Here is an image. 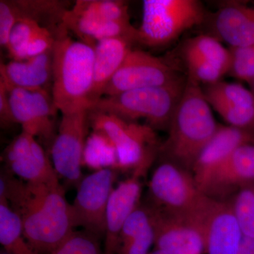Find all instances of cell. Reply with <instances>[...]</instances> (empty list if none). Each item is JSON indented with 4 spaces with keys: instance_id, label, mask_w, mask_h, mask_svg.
<instances>
[{
    "instance_id": "obj_1",
    "label": "cell",
    "mask_w": 254,
    "mask_h": 254,
    "mask_svg": "<svg viewBox=\"0 0 254 254\" xmlns=\"http://www.w3.org/2000/svg\"><path fill=\"white\" fill-rule=\"evenodd\" d=\"M219 127L199 84L187 78L185 91L169 125L168 138L160 144L159 153L165 161L191 172Z\"/></svg>"
},
{
    "instance_id": "obj_2",
    "label": "cell",
    "mask_w": 254,
    "mask_h": 254,
    "mask_svg": "<svg viewBox=\"0 0 254 254\" xmlns=\"http://www.w3.org/2000/svg\"><path fill=\"white\" fill-rule=\"evenodd\" d=\"M64 26L53 46V100L62 114L90 110L93 82L94 48L75 41Z\"/></svg>"
},
{
    "instance_id": "obj_3",
    "label": "cell",
    "mask_w": 254,
    "mask_h": 254,
    "mask_svg": "<svg viewBox=\"0 0 254 254\" xmlns=\"http://www.w3.org/2000/svg\"><path fill=\"white\" fill-rule=\"evenodd\" d=\"M19 214L23 235L38 254H52L73 233L72 209L61 185H33Z\"/></svg>"
},
{
    "instance_id": "obj_4",
    "label": "cell",
    "mask_w": 254,
    "mask_h": 254,
    "mask_svg": "<svg viewBox=\"0 0 254 254\" xmlns=\"http://www.w3.org/2000/svg\"><path fill=\"white\" fill-rule=\"evenodd\" d=\"M182 78L167 86L131 90L104 96L90 111L115 115L128 121L144 119L152 128H168L187 84Z\"/></svg>"
},
{
    "instance_id": "obj_5",
    "label": "cell",
    "mask_w": 254,
    "mask_h": 254,
    "mask_svg": "<svg viewBox=\"0 0 254 254\" xmlns=\"http://www.w3.org/2000/svg\"><path fill=\"white\" fill-rule=\"evenodd\" d=\"M89 121L93 130L104 133L116 147L118 170L144 177L161 144L154 128L100 112L89 111Z\"/></svg>"
},
{
    "instance_id": "obj_6",
    "label": "cell",
    "mask_w": 254,
    "mask_h": 254,
    "mask_svg": "<svg viewBox=\"0 0 254 254\" xmlns=\"http://www.w3.org/2000/svg\"><path fill=\"white\" fill-rule=\"evenodd\" d=\"M206 18L197 0H144L137 43L150 48L167 46Z\"/></svg>"
},
{
    "instance_id": "obj_7",
    "label": "cell",
    "mask_w": 254,
    "mask_h": 254,
    "mask_svg": "<svg viewBox=\"0 0 254 254\" xmlns=\"http://www.w3.org/2000/svg\"><path fill=\"white\" fill-rule=\"evenodd\" d=\"M149 192L152 206L190 218L198 215L208 199L191 172L165 160L152 174Z\"/></svg>"
},
{
    "instance_id": "obj_8",
    "label": "cell",
    "mask_w": 254,
    "mask_h": 254,
    "mask_svg": "<svg viewBox=\"0 0 254 254\" xmlns=\"http://www.w3.org/2000/svg\"><path fill=\"white\" fill-rule=\"evenodd\" d=\"M88 108L63 114L59 130L51 148L53 166L70 185L78 186L82 179L83 153L90 125Z\"/></svg>"
},
{
    "instance_id": "obj_9",
    "label": "cell",
    "mask_w": 254,
    "mask_h": 254,
    "mask_svg": "<svg viewBox=\"0 0 254 254\" xmlns=\"http://www.w3.org/2000/svg\"><path fill=\"white\" fill-rule=\"evenodd\" d=\"M116 175V170L103 169L82 179L71 204L75 227L98 238L105 237L107 208Z\"/></svg>"
},
{
    "instance_id": "obj_10",
    "label": "cell",
    "mask_w": 254,
    "mask_h": 254,
    "mask_svg": "<svg viewBox=\"0 0 254 254\" xmlns=\"http://www.w3.org/2000/svg\"><path fill=\"white\" fill-rule=\"evenodd\" d=\"M165 60L141 50H133L105 87L103 97L131 90L167 86L183 78Z\"/></svg>"
},
{
    "instance_id": "obj_11",
    "label": "cell",
    "mask_w": 254,
    "mask_h": 254,
    "mask_svg": "<svg viewBox=\"0 0 254 254\" xmlns=\"http://www.w3.org/2000/svg\"><path fill=\"white\" fill-rule=\"evenodd\" d=\"M4 83L16 123L21 125L22 131L38 137L51 148L57 135L53 122L57 108L53 98L46 90L28 91Z\"/></svg>"
},
{
    "instance_id": "obj_12",
    "label": "cell",
    "mask_w": 254,
    "mask_h": 254,
    "mask_svg": "<svg viewBox=\"0 0 254 254\" xmlns=\"http://www.w3.org/2000/svg\"><path fill=\"white\" fill-rule=\"evenodd\" d=\"M154 229V250L167 254H205V239L193 218L148 205Z\"/></svg>"
},
{
    "instance_id": "obj_13",
    "label": "cell",
    "mask_w": 254,
    "mask_h": 254,
    "mask_svg": "<svg viewBox=\"0 0 254 254\" xmlns=\"http://www.w3.org/2000/svg\"><path fill=\"white\" fill-rule=\"evenodd\" d=\"M36 137L21 132L5 149V170L33 185H60L59 176Z\"/></svg>"
},
{
    "instance_id": "obj_14",
    "label": "cell",
    "mask_w": 254,
    "mask_h": 254,
    "mask_svg": "<svg viewBox=\"0 0 254 254\" xmlns=\"http://www.w3.org/2000/svg\"><path fill=\"white\" fill-rule=\"evenodd\" d=\"M195 220L204 237L205 254H237L244 235L230 199L209 197Z\"/></svg>"
},
{
    "instance_id": "obj_15",
    "label": "cell",
    "mask_w": 254,
    "mask_h": 254,
    "mask_svg": "<svg viewBox=\"0 0 254 254\" xmlns=\"http://www.w3.org/2000/svg\"><path fill=\"white\" fill-rule=\"evenodd\" d=\"M254 143V132L220 125L204 149L198 155L191 173L199 190H204L212 177L232 153L241 145Z\"/></svg>"
},
{
    "instance_id": "obj_16",
    "label": "cell",
    "mask_w": 254,
    "mask_h": 254,
    "mask_svg": "<svg viewBox=\"0 0 254 254\" xmlns=\"http://www.w3.org/2000/svg\"><path fill=\"white\" fill-rule=\"evenodd\" d=\"M209 105L230 126L254 133V95L242 85L219 81L203 90Z\"/></svg>"
},
{
    "instance_id": "obj_17",
    "label": "cell",
    "mask_w": 254,
    "mask_h": 254,
    "mask_svg": "<svg viewBox=\"0 0 254 254\" xmlns=\"http://www.w3.org/2000/svg\"><path fill=\"white\" fill-rule=\"evenodd\" d=\"M254 182V144L237 148L212 177L204 193L210 198L227 200L241 187Z\"/></svg>"
},
{
    "instance_id": "obj_18",
    "label": "cell",
    "mask_w": 254,
    "mask_h": 254,
    "mask_svg": "<svg viewBox=\"0 0 254 254\" xmlns=\"http://www.w3.org/2000/svg\"><path fill=\"white\" fill-rule=\"evenodd\" d=\"M136 174L120 182L110 195L106 212L105 254H116L119 236L128 217L139 206L141 178Z\"/></svg>"
},
{
    "instance_id": "obj_19",
    "label": "cell",
    "mask_w": 254,
    "mask_h": 254,
    "mask_svg": "<svg viewBox=\"0 0 254 254\" xmlns=\"http://www.w3.org/2000/svg\"><path fill=\"white\" fill-rule=\"evenodd\" d=\"M211 20L213 35L231 48L254 44V4L238 1L226 3L214 13Z\"/></svg>"
},
{
    "instance_id": "obj_20",
    "label": "cell",
    "mask_w": 254,
    "mask_h": 254,
    "mask_svg": "<svg viewBox=\"0 0 254 254\" xmlns=\"http://www.w3.org/2000/svg\"><path fill=\"white\" fill-rule=\"evenodd\" d=\"M63 25L67 31L78 36L80 41L93 48L98 42L108 38H125L137 43L138 29L130 22L76 14L70 9L64 16Z\"/></svg>"
},
{
    "instance_id": "obj_21",
    "label": "cell",
    "mask_w": 254,
    "mask_h": 254,
    "mask_svg": "<svg viewBox=\"0 0 254 254\" xmlns=\"http://www.w3.org/2000/svg\"><path fill=\"white\" fill-rule=\"evenodd\" d=\"M53 49L29 59L1 64L0 79L10 86L28 91L46 90L45 87L53 79Z\"/></svg>"
},
{
    "instance_id": "obj_22",
    "label": "cell",
    "mask_w": 254,
    "mask_h": 254,
    "mask_svg": "<svg viewBox=\"0 0 254 254\" xmlns=\"http://www.w3.org/2000/svg\"><path fill=\"white\" fill-rule=\"evenodd\" d=\"M132 44L125 38H115L103 40L95 45L93 86L89 95L91 108L103 98L105 87L126 59Z\"/></svg>"
},
{
    "instance_id": "obj_23",
    "label": "cell",
    "mask_w": 254,
    "mask_h": 254,
    "mask_svg": "<svg viewBox=\"0 0 254 254\" xmlns=\"http://www.w3.org/2000/svg\"><path fill=\"white\" fill-rule=\"evenodd\" d=\"M154 240V229L149 208L139 205L122 229L116 254H150Z\"/></svg>"
},
{
    "instance_id": "obj_24",
    "label": "cell",
    "mask_w": 254,
    "mask_h": 254,
    "mask_svg": "<svg viewBox=\"0 0 254 254\" xmlns=\"http://www.w3.org/2000/svg\"><path fill=\"white\" fill-rule=\"evenodd\" d=\"M16 23L28 19L39 23L56 37L68 9L66 1L58 0H8Z\"/></svg>"
},
{
    "instance_id": "obj_25",
    "label": "cell",
    "mask_w": 254,
    "mask_h": 254,
    "mask_svg": "<svg viewBox=\"0 0 254 254\" xmlns=\"http://www.w3.org/2000/svg\"><path fill=\"white\" fill-rule=\"evenodd\" d=\"M181 56L213 64L227 73L232 66L231 50L225 48L220 41L210 35H200L187 40L182 47Z\"/></svg>"
},
{
    "instance_id": "obj_26",
    "label": "cell",
    "mask_w": 254,
    "mask_h": 254,
    "mask_svg": "<svg viewBox=\"0 0 254 254\" xmlns=\"http://www.w3.org/2000/svg\"><path fill=\"white\" fill-rule=\"evenodd\" d=\"M0 243L9 254H38L23 235L21 217L0 196Z\"/></svg>"
},
{
    "instance_id": "obj_27",
    "label": "cell",
    "mask_w": 254,
    "mask_h": 254,
    "mask_svg": "<svg viewBox=\"0 0 254 254\" xmlns=\"http://www.w3.org/2000/svg\"><path fill=\"white\" fill-rule=\"evenodd\" d=\"M83 165L95 171L103 169L118 170L116 147L103 132L93 130L87 138L83 153Z\"/></svg>"
},
{
    "instance_id": "obj_28",
    "label": "cell",
    "mask_w": 254,
    "mask_h": 254,
    "mask_svg": "<svg viewBox=\"0 0 254 254\" xmlns=\"http://www.w3.org/2000/svg\"><path fill=\"white\" fill-rule=\"evenodd\" d=\"M71 10L76 14L130 22L128 3L121 0H78Z\"/></svg>"
},
{
    "instance_id": "obj_29",
    "label": "cell",
    "mask_w": 254,
    "mask_h": 254,
    "mask_svg": "<svg viewBox=\"0 0 254 254\" xmlns=\"http://www.w3.org/2000/svg\"><path fill=\"white\" fill-rule=\"evenodd\" d=\"M43 28L45 27L31 20L18 21L10 33L6 47L10 58L12 60H26V52Z\"/></svg>"
},
{
    "instance_id": "obj_30",
    "label": "cell",
    "mask_w": 254,
    "mask_h": 254,
    "mask_svg": "<svg viewBox=\"0 0 254 254\" xmlns=\"http://www.w3.org/2000/svg\"><path fill=\"white\" fill-rule=\"evenodd\" d=\"M230 200L244 236L254 238V182L241 187Z\"/></svg>"
},
{
    "instance_id": "obj_31",
    "label": "cell",
    "mask_w": 254,
    "mask_h": 254,
    "mask_svg": "<svg viewBox=\"0 0 254 254\" xmlns=\"http://www.w3.org/2000/svg\"><path fill=\"white\" fill-rule=\"evenodd\" d=\"M98 240V237L89 232L74 231L52 254H105Z\"/></svg>"
},
{
    "instance_id": "obj_32",
    "label": "cell",
    "mask_w": 254,
    "mask_h": 254,
    "mask_svg": "<svg viewBox=\"0 0 254 254\" xmlns=\"http://www.w3.org/2000/svg\"><path fill=\"white\" fill-rule=\"evenodd\" d=\"M230 50L232 62L229 73L250 83L254 78V44L245 48H230Z\"/></svg>"
},
{
    "instance_id": "obj_33",
    "label": "cell",
    "mask_w": 254,
    "mask_h": 254,
    "mask_svg": "<svg viewBox=\"0 0 254 254\" xmlns=\"http://www.w3.org/2000/svg\"><path fill=\"white\" fill-rule=\"evenodd\" d=\"M14 15L11 12L8 0L0 1V43L6 48L10 33L16 24Z\"/></svg>"
},
{
    "instance_id": "obj_34",
    "label": "cell",
    "mask_w": 254,
    "mask_h": 254,
    "mask_svg": "<svg viewBox=\"0 0 254 254\" xmlns=\"http://www.w3.org/2000/svg\"><path fill=\"white\" fill-rule=\"evenodd\" d=\"M0 123L2 128L16 124L13 116L7 89L1 80H0Z\"/></svg>"
},
{
    "instance_id": "obj_35",
    "label": "cell",
    "mask_w": 254,
    "mask_h": 254,
    "mask_svg": "<svg viewBox=\"0 0 254 254\" xmlns=\"http://www.w3.org/2000/svg\"><path fill=\"white\" fill-rule=\"evenodd\" d=\"M237 254H254V238L243 236Z\"/></svg>"
},
{
    "instance_id": "obj_36",
    "label": "cell",
    "mask_w": 254,
    "mask_h": 254,
    "mask_svg": "<svg viewBox=\"0 0 254 254\" xmlns=\"http://www.w3.org/2000/svg\"><path fill=\"white\" fill-rule=\"evenodd\" d=\"M150 254H167L165 252H162V251L154 250L153 252H150Z\"/></svg>"
},
{
    "instance_id": "obj_37",
    "label": "cell",
    "mask_w": 254,
    "mask_h": 254,
    "mask_svg": "<svg viewBox=\"0 0 254 254\" xmlns=\"http://www.w3.org/2000/svg\"><path fill=\"white\" fill-rule=\"evenodd\" d=\"M250 84L251 87H252V92L254 95V78L250 81Z\"/></svg>"
},
{
    "instance_id": "obj_38",
    "label": "cell",
    "mask_w": 254,
    "mask_h": 254,
    "mask_svg": "<svg viewBox=\"0 0 254 254\" xmlns=\"http://www.w3.org/2000/svg\"><path fill=\"white\" fill-rule=\"evenodd\" d=\"M0 254H9L7 253V252H5V251L3 250L1 251V253Z\"/></svg>"
}]
</instances>
